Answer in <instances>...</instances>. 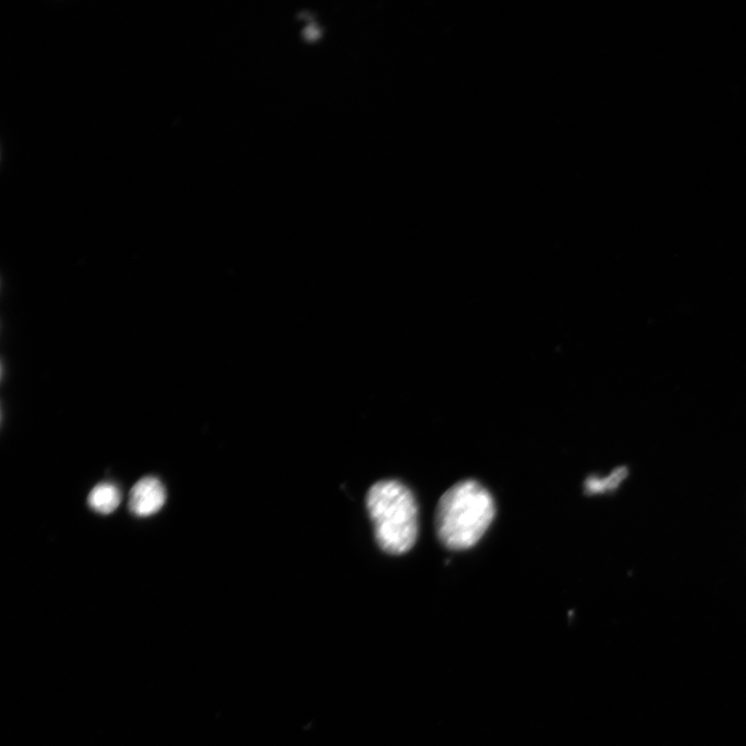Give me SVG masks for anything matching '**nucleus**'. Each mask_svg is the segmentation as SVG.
<instances>
[{
  "instance_id": "obj_3",
  "label": "nucleus",
  "mask_w": 746,
  "mask_h": 746,
  "mask_svg": "<svg viewBox=\"0 0 746 746\" xmlns=\"http://www.w3.org/2000/svg\"><path fill=\"white\" fill-rule=\"evenodd\" d=\"M166 502V491L163 483L155 477L139 480L131 490L129 509L139 518H148L159 512Z\"/></svg>"
},
{
  "instance_id": "obj_1",
  "label": "nucleus",
  "mask_w": 746,
  "mask_h": 746,
  "mask_svg": "<svg viewBox=\"0 0 746 746\" xmlns=\"http://www.w3.org/2000/svg\"><path fill=\"white\" fill-rule=\"evenodd\" d=\"M496 515L493 496L475 480L456 483L441 498L436 527L450 550L473 548L492 525Z\"/></svg>"
},
{
  "instance_id": "obj_5",
  "label": "nucleus",
  "mask_w": 746,
  "mask_h": 746,
  "mask_svg": "<svg viewBox=\"0 0 746 746\" xmlns=\"http://www.w3.org/2000/svg\"><path fill=\"white\" fill-rule=\"evenodd\" d=\"M627 475V468L619 467L608 477L600 478L597 476H591L585 482V491L588 495H599L614 491Z\"/></svg>"
},
{
  "instance_id": "obj_2",
  "label": "nucleus",
  "mask_w": 746,
  "mask_h": 746,
  "mask_svg": "<svg viewBox=\"0 0 746 746\" xmlns=\"http://www.w3.org/2000/svg\"><path fill=\"white\" fill-rule=\"evenodd\" d=\"M367 509L380 547L392 555L409 552L418 537V505L406 485L394 480L373 485Z\"/></svg>"
},
{
  "instance_id": "obj_4",
  "label": "nucleus",
  "mask_w": 746,
  "mask_h": 746,
  "mask_svg": "<svg viewBox=\"0 0 746 746\" xmlns=\"http://www.w3.org/2000/svg\"><path fill=\"white\" fill-rule=\"evenodd\" d=\"M122 501V494L116 484L104 482L98 484L89 496L90 507L100 514L116 511Z\"/></svg>"
},
{
  "instance_id": "obj_6",
  "label": "nucleus",
  "mask_w": 746,
  "mask_h": 746,
  "mask_svg": "<svg viewBox=\"0 0 746 746\" xmlns=\"http://www.w3.org/2000/svg\"><path fill=\"white\" fill-rule=\"evenodd\" d=\"M305 36L308 40H317L320 36V32L317 27H308Z\"/></svg>"
}]
</instances>
